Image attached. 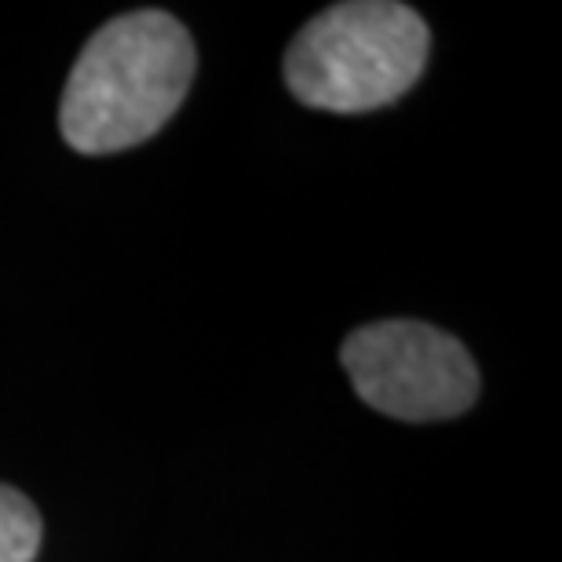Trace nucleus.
<instances>
[{"label":"nucleus","mask_w":562,"mask_h":562,"mask_svg":"<svg viewBox=\"0 0 562 562\" xmlns=\"http://www.w3.org/2000/svg\"><path fill=\"white\" fill-rule=\"evenodd\" d=\"M194 41L168 11H128L85 44L63 92L59 128L77 154L150 139L194 81Z\"/></svg>","instance_id":"nucleus-1"},{"label":"nucleus","mask_w":562,"mask_h":562,"mask_svg":"<svg viewBox=\"0 0 562 562\" xmlns=\"http://www.w3.org/2000/svg\"><path fill=\"white\" fill-rule=\"evenodd\" d=\"M424 19L391 0H351L325 8L296 33L285 55V85L303 106L366 114L395 103L424 74Z\"/></svg>","instance_id":"nucleus-2"},{"label":"nucleus","mask_w":562,"mask_h":562,"mask_svg":"<svg viewBox=\"0 0 562 562\" xmlns=\"http://www.w3.org/2000/svg\"><path fill=\"white\" fill-rule=\"evenodd\" d=\"M340 362L358 398L395 420H449L479 398L468 347L424 322L362 325L347 336Z\"/></svg>","instance_id":"nucleus-3"},{"label":"nucleus","mask_w":562,"mask_h":562,"mask_svg":"<svg viewBox=\"0 0 562 562\" xmlns=\"http://www.w3.org/2000/svg\"><path fill=\"white\" fill-rule=\"evenodd\" d=\"M41 552V515L30 497L0 486V562H33Z\"/></svg>","instance_id":"nucleus-4"}]
</instances>
